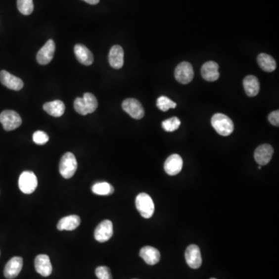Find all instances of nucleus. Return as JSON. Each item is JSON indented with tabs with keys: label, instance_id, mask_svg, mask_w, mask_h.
Masks as SVG:
<instances>
[{
	"label": "nucleus",
	"instance_id": "obj_1",
	"mask_svg": "<svg viewBox=\"0 0 279 279\" xmlns=\"http://www.w3.org/2000/svg\"><path fill=\"white\" fill-rule=\"evenodd\" d=\"M98 107V101L95 95L90 93H85L83 98H75L74 108L79 114L86 115L94 113Z\"/></svg>",
	"mask_w": 279,
	"mask_h": 279
},
{
	"label": "nucleus",
	"instance_id": "obj_2",
	"mask_svg": "<svg viewBox=\"0 0 279 279\" xmlns=\"http://www.w3.org/2000/svg\"><path fill=\"white\" fill-rule=\"evenodd\" d=\"M211 124L215 131L221 136H229L233 132L234 129V126L231 119L223 113L213 115Z\"/></svg>",
	"mask_w": 279,
	"mask_h": 279
},
{
	"label": "nucleus",
	"instance_id": "obj_3",
	"mask_svg": "<svg viewBox=\"0 0 279 279\" xmlns=\"http://www.w3.org/2000/svg\"><path fill=\"white\" fill-rule=\"evenodd\" d=\"M78 163L72 153L67 152L61 157L60 161L59 172L65 179H71L77 170Z\"/></svg>",
	"mask_w": 279,
	"mask_h": 279
},
{
	"label": "nucleus",
	"instance_id": "obj_4",
	"mask_svg": "<svg viewBox=\"0 0 279 279\" xmlns=\"http://www.w3.org/2000/svg\"><path fill=\"white\" fill-rule=\"evenodd\" d=\"M136 207L138 212L145 219L152 217L154 213V204L151 197L148 194L140 193L136 198Z\"/></svg>",
	"mask_w": 279,
	"mask_h": 279
},
{
	"label": "nucleus",
	"instance_id": "obj_5",
	"mask_svg": "<svg viewBox=\"0 0 279 279\" xmlns=\"http://www.w3.org/2000/svg\"><path fill=\"white\" fill-rule=\"evenodd\" d=\"M38 178L31 171H26L19 178V188L24 194H31L38 187Z\"/></svg>",
	"mask_w": 279,
	"mask_h": 279
},
{
	"label": "nucleus",
	"instance_id": "obj_6",
	"mask_svg": "<svg viewBox=\"0 0 279 279\" xmlns=\"http://www.w3.org/2000/svg\"><path fill=\"white\" fill-rule=\"evenodd\" d=\"M0 123L5 131H14L21 126L22 119L20 115L13 110H4L0 114Z\"/></svg>",
	"mask_w": 279,
	"mask_h": 279
},
{
	"label": "nucleus",
	"instance_id": "obj_7",
	"mask_svg": "<svg viewBox=\"0 0 279 279\" xmlns=\"http://www.w3.org/2000/svg\"><path fill=\"white\" fill-rule=\"evenodd\" d=\"M122 108L135 120H140L144 116V109L136 98H127L122 103Z\"/></svg>",
	"mask_w": 279,
	"mask_h": 279
},
{
	"label": "nucleus",
	"instance_id": "obj_8",
	"mask_svg": "<svg viewBox=\"0 0 279 279\" xmlns=\"http://www.w3.org/2000/svg\"><path fill=\"white\" fill-rule=\"evenodd\" d=\"M175 77L182 84H188L194 77L193 68L190 63L183 61L176 67Z\"/></svg>",
	"mask_w": 279,
	"mask_h": 279
},
{
	"label": "nucleus",
	"instance_id": "obj_9",
	"mask_svg": "<svg viewBox=\"0 0 279 279\" xmlns=\"http://www.w3.org/2000/svg\"><path fill=\"white\" fill-rule=\"evenodd\" d=\"M185 257H186V263L191 269H198L202 265V260L200 249L195 244H191L187 247Z\"/></svg>",
	"mask_w": 279,
	"mask_h": 279
},
{
	"label": "nucleus",
	"instance_id": "obj_10",
	"mask_svg": "<svg viewBox=\"0 0 279 279\" xmlns=\"http://www.w3.org/2000/svg\"><path fill=\"white\" fill-rule=\"evenodd\" d=\"M55 52V43L53 40H48L37 54V61L40 65H47L53 59Z\"/></svg>",
	"mask_w": 279,
	"mask_h": 279
},
{
	"label": "nucleus",
	"instance_id": "obj_11",
	"mask_svg": "<svg viewBox=\"0 0 279 279\" xmlns=\"http://www.w3.org/2000/svg\"><path fill=\"white\" fill-rule=\"evenodd\" d=\"M113 234V223L110 220H103L97 226L94 232L95 240L100 243L108 241Z\"/></svg>",
	"mask_w": 279,
	"mask_h": 279
},
{
	"label": "nucleus",
	"instance_id": "obj_12",
	"mask_svg": "<svg viewBox=\"0 0 279 279\" xmlns=\"http://www.w3.org/2000/svg\"><path fill=\"white\" fill-rule=\"evenodd\" d=\"M0 83L9 90L15 91H20L23 87V82L20 78L16 77L5 70L0 72Z\"/></svg>",
	"mask_w": 279,
	"mask_h": 279
},
{
	"label": "nucleus",
	"instance_id": "obj_13",
	"mask_svg": "<svg viewBox=\"0 0 279 279\" xmlns=\"http://www.w3.org/2000/svg\"><path fill=\"white\" fill-rule=\"evenodd\" d=\"M183 167V160L181 156L177 154H172L165 161L164 168L169 176H176L181 172Z\"/></svg>",
	"mask_w": 279,
	"mask_h": 279
},
{
	"label": "nucleus",
	"instance_id": "obj_14",
	"mask_svg": "<svg viewBox=\"0 0 279 279\" xmlns=\"http://www.w3.org/2000/svg\"><path fill=\"white\" fill-rule=\"evenodd\" d=\"M23 258L20 257H13L11 258L4 269V276L7 279H13L17 277L23 268Z\"/></svg>",
	"mask_w": 279,
	"mask_h": 279
},
{
	"label": "nucleus",
	"instance_id": "obj_15",
	"mask_svg": "<svg viewBox=\"0 0 279 279\" xmlns=\"http://www.w3.org/2000/svg\"><path fill=\"white\" fill-rule=\"evenodd\" d=\"M274 149L270 144H262L256 149L254 152V159L258 165H266L272 160Z\"/></svg>",
	"mask_w": 279,
	"mask_h": 279
},
{
	"label": "nucleus",
	"instance_id": "obj_16",
	"mask_svg": "<svg viewBox=\"0 0 279 279\" xmlns=\"http://www.w3.org/2000/svg\"><path fill=\"white\" fill-rule=\"evenodd\" d=\"M34 265L37 272L44 277L51 275L52 265L49 256L46 254H39L37 256L34 261Z\"/></svg>",
	"mask_w": 279,
	"mask_h": 279
},
{
	"label": "nucleus",
	"instance_id": "obj_17",
	"mask_svg": "<svg viewBox=\"0 0 279 279\" xmlns=\"http://www.w3.org/2000/svg\"><path fill=\"white\" fill-rule=\"evenodd\" d=\"M124 49L120 45H114L109 50V62L112 68L120 69L124 66Z\"/></svg>",
	"mask_w": 279,
	"mask_h": 279
},
{
	"label": "nucleus",
	"instance_id": "obj_18",
	"mask_svg": "<svg viewBox=\"0 0 279 279\" xmlns=\"http://www.w3.org/2000/svg\"><path fill=\"white\" fill-rule=\"evenodd\" d=\"M201 74L203 79L208 82H215L220 78L219 65L215 61H207L202 65Z\"/></svg>",
	"mask_w": 279,
	"mask_h": 279
},
{
	"label": "nucleus",
	"instance_id": "obj_19",
	"mask_svg": "<svg viewBox=\"0 0 279 279\" xmlns=\"http://www.w3.org/2000/svg\"><path fill=\"white\" fill-rule=\"evenodd\" d=\"M74 51H75L76 58L81 64L86 65V66H89L93 64L94 61L93 53L85 45L78 44L75 45Z\"/></svg>",
	"mask_w": 279,
	"mask_h": 279
},
{
	"label": "nucleus",
	"instance_id": "obj_20",
	"mask_svg": "<svg viewBox=\"0 0 279 279\" xmlns=\"http://www.w3.org/2000/svg\"><path fill=\"white\" fill-rule=\"evenodd\" d=\"M140 256L149 265H154L158 264L161 258V254L158 249L150 247V246L142 247L141 250L140 251Z\"/></svg>",
	"mask_w": 279,
	"mask_h": 279
},
{
	"label": "nucleus",
	"instance_id": "obj_21",
	"mask_svg": "<svg viewBox=\"0 0 279 279\" xmlns=\"http://www.w3.org/2000/svg\"><path fill=\"white\" fill-rule=\"evenodd\" d=\"M81 219L76 215H70L63 217L57 223V228L59 231H74L80 225Z\"/></svg>",
	"mask_w": 279,
	"mask_h": 279
},
{
	"label": "nucleus",
	"instance_id": "obj_22",
	"mask_svg": "<svg viewBox=\"0 0 279 279\" xmlns=\"http://www.w3.org/2000/svg\"><path fill=\"white\" fill-rule=\"evenodd\" d=\"M243 88L248 96L254 97L258 95L260 90L259 81L254 75H248L243 79Z\"/></svg>",
	"mask_w": 279,
	"mask_h": 279
},
{
	"label": "nucleus",
	"instance_id": "obj_23",
	"mask_svg": "<svg viewBox=\"0 0 279 279\" xmlns=\"http://www.w3.org/2000/svg\"><path fill=\"white\" fill-rule=\"evenodd\" d=\"M44 109L54 117H60L65 113V106L61 100H54L44 104Z\"/></svg>",
	"mask_w": 279,
	"mask_h": 279
},
{
	"label": "nucleus",
	"instance_id": "obj_24",
	"mask_svg": "<svg viewBox=\"0 0 279 279\" xmlns=\"http://www.w3.org/2000/svg\"><path fill=\"white\" fill-rule=\"evenodd\" d=\"M258 64L265 72H272L276 69V61L272 56L261 53L258 57Z\"/></svg>",
	"mask_w": 279,
	"mask_h": 279
},
{
	"label": "nucleus",
	"instance_id": "obj_25",
	"mask_svg": "<svg viewBox=\"0 0 279 279\" xmlns=\"http://www.w3.org/2000/svg\"><path fill=\"white\" fill-rule=\"evenodd\" d=\"M93 193L98 195H109L114 192V188L108 183H97L92 187Z\"/></svg>",
	"mask_w": 279,
	"mask_h": 279
},
{
	"label": "nucleus",
	"instance_id": "obj_26",
	"mask_svg": "<svg viewBox=\"0 0 279 279\" xmlns=\"http://www.w3.org/2000/svg\"><path fill=\"white\" fill-rule=\"evenodd\" d=\"M17 8L23 15L31 14L34 8L33 0H17Z\"/></svg>",
	"mask_w": 279,
	"mask_h": 279
},
{
	"label": "nucleus",
	"instance_id": "obj_27",
	"mask_svg": "<svg viewBox=\"0 0 279 279\" xmlns=\"http://www.w3.org/2000/svg\"><path fill=\"white\" fill-rule=\"evenodd\" d=\"M177 106V104L167 96H160L157 100V106L161 111L166 112L168 109H174Z\"/></svg>",
	"mask_w": 279,
	"mask_h": 279
},
{
	"label": "nucleus",
	"instance_id": "obj_28",
	"mask_svg": "<svg viewBox=\"0 0 279 279\" xmlns=\"http://www.w3.org/2000/svg\"><path fill=\"white\" fill-rule=\"evenodd\" d=\"M180 125H181V121L178 117H175V116L162 122L163 129L167 132H173L176 131L179 129Z\"/></svg>",
	"mask_w": 279,
	"mask_h": 279
},
{
	"label": "nucleus",
	"instance_id": "obj_29",
	"mask_svg": "<svg viewBox=\"0 0 279 279\" xmlns=\"http://www.w3.org/2000/svg\"><path fill=\"white\" fill-rule=\"evenodd\" d=\"M33 140L36 144L44 145L48 141L49 136L44 131H38L33 135Z\"/></svg>",
	"mask_w": 279,
	"mask_h": 279
},
{
	"label": "nucleus",
	"instance_id": "obj_30",
	"mask_svg": "<svg viewBox=\"0 0 279 279\" xmlns=\"http://www.w3.org/2000/svg\"><path fill=\"white\" fill-rule=\"evenodd\" d=\"M95 276L98 279H113L110 269L106 266H99L95 269Z\"/></svg>",
	"mask_w": 279,
	"mask_h": 279
},
{
	"label": "nucleus",
	"instance_id": "obj_31",
	"mask_svg": "<svg viewBox=\"0 0 279 279\" xmlns=\"http://www.w3.org/2000/svg\"><path fill=\"white\" fill-rule=\"evenodd\" d=\"M269 120L272 125L276 126V127H279V110H276V111L272 112V113L269 114Z\"/></svg>",
	"mask_w": 279,
	"mask_h": 279
},
{
	"label": "nucleus",
	"instance_id": "obj_32",
	"mask_svg": "<svg viewBox=\"0 0 279 279\" xmlns=\"http://www.w3.org/2000/svg\"><path fill=\"white\" fill-rule=\"evenodd\" d=\"M83 1L90 4V5H96L99 2V0H83Z\"/></svg>",
	"mask_w": 279,
	"mask_h": 279
},
{
	"label": "nucleus",
	"instance_id": "obj_33",
	"mask_svg": "<svg viewBox=\"0 0 279 279\" xmlns=\"http://www.w3.org/2000/svg\"><path fill=\"white\" fill-rule=\"evenodd\" d=\"M258 169H259V170H261V165H260V166L258 167Z\"/></svg>",
	"mask_w": 279,
	"mask_h": 279
},
{
	"label": "nucleus",
	"instance_id": "obj_34",
	"mask_svg": "<svg viewBox=\"0 0 279 279\" xmlns=\"http://www.w3.org/2000/svg\"></svg>",
	"mask_w": 279,
	"mask_h": 279
}]
</instances>
